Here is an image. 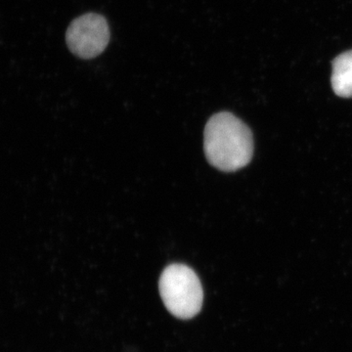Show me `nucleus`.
<instances>
[{
  "mask_svg": "<svg viewBox=\"0 0 352 352\" xmlns=\"http://www.w3.org/2000/svg\"><path fill=\"white\" fill-rule=\"evenodd\" d=\"M204 146L210 164L227 173L245 168L254 155L251 129L231 113H219L208 120Z\"/></svg>",
  "mask_w": 352,
  "mask_h": 352,
  "instance_id": "1",
  "label": "nucleus"
},
{
  "mask_svg": "<svg viewBox=\"0 0 352 352\" xmlns=\"http://www.w3.org/2000/svg\"><path fill=\"white\" fill-rule=\"evenodd\" d=\"M107 20L99 14L88 13L76 18L69 25L66 41L69 51L82 59L100 55L110 41Z\"/></svg>",
  "mask_w": 352,
  "mask_h": 352,
  "instance_id": "3",
  "label": "nucleus"
},
{
  "mask_svg": "<svg viewBox=\"0 0 352 352\" xmlns=\"http://www.w3.org/2000/svg\"><path fill=\"white\" fill-rule=\"evenodd\" d=\"M331 83L338 96L352 98V50L342 53L333 59Z\"/></svg>",
  "mask_w": 352,
  "mask_h": 352,
  "instance_id": "4",
  "label": "nucleus"
},
{
  "mask_svg": "<svg viewBox=\"0 0 352 352\" xmlns=\"http://www.w3.org/2000/svg\"><path fill=\"white\" fill-rule=\"evenodd\" d=\"M160 294L166 309L180 319H191L200 312L204 293L195 272L183 264H171L160 278Z\"/></svg>",
  "mask_w": 352,
  "mask_h": 352,
  "instance_id": "2",
  "label": "nucleus"
}]
</instances>
